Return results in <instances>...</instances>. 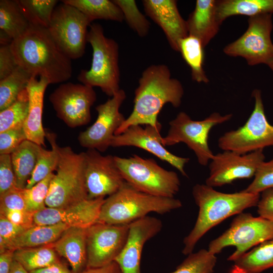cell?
I'll list each match as a JSON object with an SVG mask.
<instances>
[{
	"mask_svg": "<svg viewBox=\"0 0 273 273\" xmlns=\"http://www.w3.org/2000/svg\"><path fill=\"white\" fill-rule=\"evenodd\" d=\"M184 94L181 83L171 77L167 66H149L139 78L138 86L134 92L133 110L115 135L122 133L132 125H161L158 121V116L162 108L166 104L178 108Z\"/></svg>",
	"mask_w": 273,
	"mask_h": 273,
	"instance_id": "6da1fadb",
	"label": "cell"
},
{
	"mask_svg": "<svg viewBox=\"0 0 273 273\" xmlns=\"http://www.w3.org/2000/svg\"><path fill=\"white\" fill-rule=\"evenodd\" d=\"M10 45L18 66L32 77H46L50 84L71 77V60L59 48L48 28L30 24Z\"/></svg>",
	"mask_w": 273,
	"mask_h": 273,
	"instance_id": "7a4b0ae2",
	"label": "cell"
},
{
	"mask_svg": "<svg viewBox=\"0 0 273 273\" xmlns=\"http://www.w3.org/2000/svg\"><path fill=\"white\" fill-rule=\"evenodd\" d=\"M192 194L199 213L193 229L184 239L182 253L186 255L193 252L197 243L209 230L228 217L257 206L260 199V194L242 191L224 193L206 184L195 185Z\"/></svg>",
	"mask_w": 273,
	"mask_h": 273,
	"instance_id": "3957f363",
	"label": "cell"
},
{
	"mask_svg": "<svg viewBox=\"0 0 273 273\" xmlns=\"http://www.w3.org/2000/svg\"><path fill=\"white\" fill-rule=\"evenodd\" d=\"M174 198L156 196L139 191L127 183L105 199L98 222L110 224H129L150 212L163 214L180 208Z\"/></svg>",
	"mask_w": 273,
	"mask_h": 273,
	"instance_id": "277c9868",
	"label": "cell"
},
{
	"mask_svg": "<svg viewBox=\"0 0 273 273\" xmlns=\"http://www.w3.org/2000/svg\"><path fill=\"white\" fill-rule=\"evenodd\" d=\"M87 42L93 49L91 66L88 70H82L77 79L82 84L100 87L112 97L120 89L118 44L107 37L103 27L98 23L89 26Z\"/></svg>",
	"mask_w": 273,
	"mask_h": 273,
	"instance_id": "5b68a950",
	"label": "cell"
},
{
	"mask_svg": "<svg viewBox=\"0 0 273 273\" xmlns=\"http://www.w3.org/2000/svg\"><path fill=\"white\" fill-rule=\"evenodd\" d=\"M58 162L46 200L47 207L64 208L88 199L84 152L56 143Z\"/></svg>",
	"mask_w": 273,
	"mask_h": 273,
	"instance_id": "8992f818",
	"label": "cell"
},
{
	"mask_svg": "<svg viewBox=\"0 0 273 273\" xmlns=\"http://www.w3.org/2000/svg\"><path fill=\"white\" fill-rule=\"evenodd\" d=\"M124 181L135 189L150 195L174 198L179 190L177 174L160 166L152 158L136 154L128 158L114 156Z\"/></svg>",
	"mask_w": 273,
	"mask_h": 273,
	"instance_id": "52a82bcc",
	"label": "cell"
},
{
	"mask_svg": "<svg viewBox=\"0 0 273 273\" xmlns=\"http://www.w3.org/2000/svg\"><path fill=\"white\" fill-rule=\"evenodd\" d=\"M232 116V114L222 115L213 112L203 120H194L185 112H180L169 122V128L162 137V144L165 147L185 143L195 153L198 163L206 166L214 156L208 143L211 129L229 121Z\"/></svg>",
	"mask_w": 273,
	"mask_h": 273,
	"instance_id": "ba28073f",
	"label": "cell"
},
{
	"mask_svg": "<svg viewBox=\"0 0 273 273\" xmlns=\"http://www.w3.org/2000/svg\"><path fill=\"white\" fill-rule=\"evenodd\" d=\"M252 96L255 102L251 114L242 126L218 139L220 149L243 155L273 146V126L266 117L260 90H254Z\"/></svg>",
	"mask_w": 273,
	"mask_h": 273,
	"instance_id": "9c48e42d",
	"label": "cell"
},
{
	"mask_svg": "<svg viewBox=\"0 0 273 273\" xmlns=\"http://www.w3.org/2000/svg\"><path fill=\"white\" fill-rule=\"evenodd\" d=\"M271 239L273 222L242 212L233 220L228 230L210 243L208 251L215 255L226 247L235 246L236 251L228 258L234 261L252 247Z\"/></svg>",
	"mask_w": 273,
	"mask_h": 273,
	"instance_id": "30bf717a",
	"label": "cell"
},
{
	"mask_svg": "<svg viewBox=\"0 0 273 273\" xmlns=\"http://www.w3.org/2000/svg\"><path fill=\"white\" fill-rule=\"evenodd\" d=\"M91 23L77 8L62 2L55 8L48 29L61 51L74 60L84 54Z\"/></svg>",
	"mask_w": 273,
	"mask_h": 273,
	"instance_id": "8fae6325",
	"label": "cell"
},
{
	"mask_svg": "<svg viewBox=\"0 0 273 273\" xmlns=\"http://www.w3.org/2000/svg\"><path fill=\"white\" fill-rule=\"evenodd\" d=\"M246 31L235 41L223 49L231 57H241L250 66L268 65L273 59V44L271 40L272 29L271 14L249 17Z\"/></svg>",
	"mask_w": 273,
	"mask_h": 273,
	"instance_id": "7c38bea8",
	"label": "cell"
},
{
	"mask_svg": "<svg viewBox=\"0 0 273 273\" xmlns=\"http://www.w3.org/2000/svg\"><path fill=\"white\" fill-rule=\"evenodd\" d=\"M97 99L94 88L82 83L61 84L49 96L57 116L70 128L88 124Z\"/></svg>",
	"mask_w": 273,
	"mask_h": 273,
	"instance_id": "4fadbf2b",
	"label": "cell"
},
{
	"mask_svg": "<svg viewBox=\"0 0 273 273\" xmlns=\"http://www.w3.org/2000/svg\"><path fill=\"white\" fill-rule=\"evenodd\" d=\"M125 99V91L120 89L106 102L96 107L98 113L96 120L78 135V141L82 147L101 153L111 147L116 131L126 119L120 112Z\"/></svg>",
	"mask_w": 273,
	"mask_h": 273,
	"instance_id": "5bb4252c",
	"label": "cell"
},
{
	"mask_svg": "<svg viewBox=\"0 0 273 273\" xmlns=\"http://www.w3.org/2000/svg\"><path fill=\"white\" fill-rule=\"evenodd\" d=\"M129 224L96 222L86 229L87 267L106 265L115 261L127 241Z\"/></svg>",
	"mask_w": 273,
	"mask_h": 273,
	"instance_id": "9a60e30c",
	"label": "cell"
},
{
	"mask_svg": "<svg viewBox=\"0 0 273 273\" xmlns=\"http://www.w3.org/2000/svg\"><path fill=\"white\" fill-rule=\"evenodd\" d=\"M264 159L263 149L243 155L231 151L217 153L210 160L205 184L213 188L251 178Z\"/></svg>",
	"mask_w": 273,
	"mask_h": 273,
	"instance_id": "2e32d148",
	"label": "cell"
},
{
	"mask_svg": "<svg viewBox=\"0 0 273 273\" xmlns=\"http://www.w3.org/2000/svg\"><path fill=\"white\" fill-rule=\"evenodd\" d=\"M84 154L88 199L105 198L122 187L125 181L116 165L114 156L103 155L95 149H87Z\"/></svg>",
	"mask_w": 273,
	"mask_h": 273,
	"instance_id": "e0dca14e",
	"label": "cell"
},
{
	"mask_svg": "<svg viewBox=\"0 0 273 273\" xmlns=\"http://www.w3.org/2000/svg\"><path fill=\"white\" fill-rule=\"evenodd\" d=\"M161 128V125H147L145 127L140 125H132L122 133L115 135L112 140L111 147L132 146L142 149L167 162L182 175L187 176L185 166L190 159L174 155L165 148L162 142Z\"/></svg>",
	"mask_w": 273,
	"mask_h": 273,
	"instance_id": "ac0fdd59",
	"label": "cell"
},
{
	"mask_svg": "<svg viewBox=\"0 0 273 273\" xmlns=\"http://www.w3.org/2000/svg\"><path fill=\"white\" fill-rule=\"evenodd\" d=\"M161 221L146 216L129 224L127 241L122 251L116 258L122 273H141V259L146 242L161 230Z\"/></svg>",
	"mask_w": 273,
	"mask_h": 273,
	"instance_id": "d6986e66",
	"label": "cell"
},
{
	"mask_svg": "<svg viewBox=\"0 0 273 273\" xmlns=\"http://www.w3.org/2000/svg\"><path fill=\"white\" fill-rule=\"evenodd\" d=\"M105 198L85 199L61 208L46 207L34 214L35 225L64 223L70 227L88 228L98 222Z\"/></svg>",
	"mask_w": 273,
	"mask_h": 273,
	"instance_id": "ffe728a7",
	"label": "cell"
},
{
	"mask_svg": "<svg viewBox=\"0 0 273 273\" xmlns=\"http://www.w3.org/2000/svg\"><path fill=\"white\" fill-rule=\"evenodd\" d=\"M146 15L163 30L170 47L179 52L181 39L189 35L186 20L181 17L175 0L142 1Z\"/></svg>",
	"mask_w": 273,
	"mask_h": 273,
	"instance_id": "44dd1931",
	"label": "cell"
},
{
	"mask_svg": "<svg viewBox=\"0 0 273 273\" xmlns=\"http://www.w3.org/2000/svg\"><path fill=\"white\" fill-rule=\"evenodd\" d=\"M50 84L44 77H32L26 87L29 108L23 128L27 140L45 147L46 130L42 125L43 98L46 89Z\"/></svg>",
	"mask_w": 273,
	"mask_h": 273,
	"instance_id": "7402d4cb",
	"label": "cell"
},
{
	"mask_svg": "<svg viewBox=\"0 0 273 273\" xmlns=\"http://www.w3.org/2000/svg\"><path fill=\"white\" fill-rule=\"evenodd\" d=\"M86 229L70 227L53 243L57 253L67 260L73 273H80L87 267Z\"/></svg>",
	"mask_w": 273,
	"mask_h": 273,
	"instance_id": "603a6c76",
	"label": "cell"
},
{
	"mask_svg": "<svg viewBox=\"0 0 273 273\" xmlns=\"http://www.w3.org/2000/svg\"><path fill=\"white\" fill-rule=\"evenodd\" d=\"M217 1L197 0L186 20L189 35L197 37L205 48L215 36L221 25L217 17Z\"/></svg>",
	"mask_w": 273,
	"mask_h": 273,
	"instance_id": "cb8c5ba5",
	"label": "cell"
},
{
	"mask_svg": "<svg viewBox=\"0 0 273 273\" xmlns=\"http://www.w3.org/2000/svg\"><path fill=\"white\" fill-rule=\"evenodd\" d=\"M273 267V239L264 241L234 261L230 273H260Z\"/></svg>",
	"mask_w": 273,
	"mask_h": 273,
	"instance_id": "d4e9b609",
	"label": "cell"
},
{
	"mask_svg": "<svg viewBox=\"0 0 273 273\" xmlns=\"http://www.w3.org/2000/svg\"><path fill=\"white\" fill-rule=\"evenodd\" d=\"M64 223L35 225L25 230L11 243L10 249L41 246L54 243L70 228Z\"/></svg>",
	"mask_w": 273,
	"mask_h": 273,
	"instance_id": "484cf974",
	"label": "cell"
},
{
	"mask_svg": "<svg viewBox=\"0 0 273 273\" xmlns=\"http://www.w3.org/2000/svg\"><path fill=\"white\" fill-rule=\"evenodd\" d=\"M217 17L221 25L232 16L245 15L249 17L273 13V0L217 1Z\"/></svg>",
	"mask_w": 273,
	"mask_h": 273,
	"instance_id": "4316f807",
	"label": "cell"
},
{
	"mask_svg": "<svg viewBox=\"0 0 273 273\" xmlns=\"http://www.w3.org/2000/svg\"><path fill=\"white\" fill-rule=\"evenodd\" d=\"M40 146L26 140L11 154L18 188H26L35 168Z\"/></svg>",
	"mask_w": 273,
	"mask_h": 273,
	"instance_id": "83f0119b",
	"label": "cell"
},
{
	"mask_svg": "<svg viewBox=\"0 0 273 273\" xmlns=\"http://www.w3.org/2000/svg\"><path fill=\"white\" fill-rule=\"evenodd\" d=\"M61 2L77 8L91 22L98 19L119 22L124 20L121 10L113 0H63Z\"/></svg>",
	"mask_w": 273,
	"mask_h": 273,
	"instance_id": "f1b7e54d",
	"label": "cell"
},
{
	"mask_svg": "<svg viewBox=\"0 0 273 273\" xmlns=\"http://www.w3.org/2000/svg\"><path fill=\"white\" fill-rule=\"evenodd\" d=\"M30 26L16 0L0 1V29L12 40L25 33Z\"/></svg>",
	"mask_w": 273,
	"mask_h": 273,
	"instance_id": "f546056e",
	"label": "cell"
},
{
	"mask_svg": "<svg viewBox=\"0 0 273 273\" xmlns=\"http://www.w3.org/2000/svg\"><path fill=\"white\" fill-rule=\"evenodd\" d=\"M204 47L196 37L188 35L179 43V52L191 70L193 80L207 83L209 80L203 68Z\"/></svg>",
	"mask_w": 273,
	"mask_h": 273,
	"instance_id": "4dcf8cb0",
	"label": "cell"
},
{
	"mask_svg": "<svg viewBox=\"0 0 273 273\" xmlns=\"http://www.w3.org/2000/svg\"><path fill=\"white\" fill-rule=\"evenodd\" d=\"M53 243L35 247L16 249L14 258L29 272L60 261Z\"/></svg>",
	"mask_w": 273,
	"mask_h": 273,
	"instance_id": "1f68e13d",
	"label": "cell"
},
{
	"mask_svg": "<svg viewBox=\"0 0 273 273\" xmlns=\"http://www.w3.org/2000/svg\"><path fill=\"white\" fill-rule=\"evenodd\" d=\"M46 138L49 142L52 149L48 150L40 146L36 164L27 183L25 188L26 189L31 188L56 170L58 162V155L56 148V135L46 130Z\"/></svg>",
	"mask_w": 273,
	"mask_h": 273,
	"instance_id": "d6a6232c",
	"label": "cell"
},
{
	"mask_svg": "<svg viewBox=\"0 0 273 273\" xmlns=\"http://www.w3.org/2000/svg\"><path fill=\"white\" fill-rule=\"evenodd\" d=\"M32 76L20 66L0 80V111L15 102L25 89Z\"/></svg>",
	"mask_w": 273,
	"mask_h": 273,
	"instance_id": "836d02e7",
	"label": "cell"
},
{
	"mask_svg": "<svg viewBox=\"0 0 273 273\" xmlns=\"http://www.w3.org/2000/svg\"><path fill=\"white\" fill-rule=\"evenodd\" d=\"M23 14L32 25L48 28L58 1L16 0Z\"/></svg>",
	"mask_w": 273,
	"mask_h": 273,
	"instance_id": "e575fe53",
	"label": "cell"
},
{
	"mask_svg": "<svg viewBox=\"0 0 273 273\" xmlns=\"http://www.w3.org/2000/svg\"><path fill=\"white\" fill-rule=\"evenodd\" d=\"M29 99L26 89L20 94L15 102L0 111V132L23 127L27 117Z\"/></svg>",
	"mask_w": 273,
	"mask_h": 273,
	"instance_id": "d590c367",
	"label": "cell"
},
{
	"mask_svg": "<svg viewBox=\"0 0 273 273\" xmlns=\"http://www.w3.org/2000/svg\"><path fill=\"white\" fill-rule=\"evenodd\" d=\"M215 255L208 250L191 253L170 273H213L216 263Z\"/></svg>",
	"mask_w": 273,
	"mask_h": 273,
	"instance_id": "8d00e7d4",
	"label": "cell"
},
{
	"mask_svg": "<svg viewBox=\"0 0 273 273\" xmlns=\"http://www.w3.org/2000/svg\"><path fill=\"white\" fill-rule=\"evenodd\" d=\"M120 8L128 26L141 37L148 34L150 23L133 0H113Z\"/></svg>",
	"mask_w": 273,
	"mask_h": 273,
	"instance_id": "74e56055",
	"label": "cell"
},
{
	"mask_svg": "<svg viewBox=\"0 0 273 273\" xmlns=\"http://www.w3.org/2000/svg\"><path fill=\"white\" fill-rule=\"evenodd\" d=\"M54 175L52 173L31 188L23 189L27 211L34 214L47 207L46 200Z\"/></svg>",
	"mask_w": 273,
	"mask_h": 273,
	"instance_id": "f35d334b",
	"label": "cell"
},
{
	"mask_svg": "<svg viewBox=\"0 0 273 273\" xmlns=\"http://www.w3.org/2000/svg\"><path fill=\"white\" fill-rule=\"evenodd\" d=\"M252 183L242 191L253 194L273 188V159L263 161L257 168Z\"/></svg>",
	"mask_w": 273,
	"mask_h": 273,
	"instance_id": "ab89813d",
	"label": "cell"
},
{
	"mask_svg": "<svg viewBox=\"0 0 273 273\" xmlns=\"http://www.w3.org/2000/svg\"><path fill=\"white\" fill-rule=\"evenodd\" d=\"M26 140L23 127L0 132V155H11Z\"/></svg>",
	"mask_w": 273,
	"mask_h": 273,
	"instance_id": "60d3db41",
	"label": "cell"
},
{
	"mask_svg": "<svg viewBox=\"0 0 273 273\" xmlns=\"http://www.w3.org/2000/svg\"><path fill=\"white\" fill-rule=\"evenodd\" d=\"M17 187L11 155H0V195Z\"/></svg>",
	"mask_w": 273,
	"mask_h": 273,
	"instance_id": "b9f144b4",
	"label": "cell"
},
{
	"mask_svg": "<svg viewBox=\"0 0 273 273\" xmlns=\"http://www.w3.org/2000/svg\"><path fill=\"white\" fill-rule=\"evenodd\" d=\"M25 230L0 215V253L11 250L12 242Z\"/></svg>",
	"mask_w": 273,
	"mask_h": 273,
	"instance_id": "7bdbcfd3",
	"label": "cell"
},
{
	"mask_svg": "<svg viewBox=\"0 0 273 273\" xmlns=\"http://www.w3.org/2000/svg\"><path fill=\"white\" fill-rule=\"evenodd\" d=\"M23 189L16 187L0 195V209L26 210Z\"/></svg>",
	"mask_w": 273,
	"mask_h": 273,
	"instance_id": "ee69618b",
	"label": "cell"
},
{
	"mask_svg": "<svg viewBox=\"0 0 273 273\" xmlns=\"http://www.w3.org/2000/svg\"><path fill=\"white\" fill-rule=\"evenodd\" d=\"M34 213L26 210H10L0 209V215L11 222L25 229L35 225Z\"/></svg>",
	"mask_w": 273,
	"mask_h": 273,
	"instance_id": "f6af8a7d",
	"label": "cell"
},
{
	"mask_svg": "<svg viewBox=\"0 0 273 273\" xmlns=\"http://www.w3.org/2000/svg\"><path fill=\"white\" fill-rule=\"evenodd\" d=\"M10 44L0 47V80L11 74L19 66Z\"/></svg>",
	"mask_w": 273,
	"mask_h": 273,
	"instance_id": "bcb514c9",
	"label": "cell"
},
{
	"mask_svg": "<svg viewBox=\"0 0 273 273\" xmlns=\"http://www.w3.org/2000/svg\"><path fill=\"white\" fill-rule=\"evenodd\" d=\"M257 206L259 216L273 222V188L262 192Z\"/></svg>",
	"mask_w": 273,
	"mask_h": 273,
	"instance_id": "7dc6e473",
	"label": "cell"
},
{
	"mask_svg": "<svg viewBox=\"0 0 273 273\" xmlns=\"http://www.w3.org/2000/svg\"><path fill=\"white\" fill-rule=\"evenodd\" d=\"M14 251L7 250L0 253V273H9L14 260Z\"/></svg>",
	"mask_w": 273,
	"mask_h": 273,
	"instance_id": "c3c4849f",
	"label": "cell"
},
{
	"mask_svg": "<svg viewBox=\"0 0 273 273\" xmlns=\"http://www.w3.org/2000/svg\"><path fill=\"white\" fill-rule=\"evenodd\" d=\"M29 273H73L61 261L47 267L31 271Z\"/></svg>",
	"mask_w": 273,
	"mask_h": 273,
	"instance_id": "681fc988",
	"label": "cell"
},
{
	"mask_svg": "<svg viewBox=\"0 0 273 273\" xmlns=\"http://www.w3.org/2000/svg\"><path fill=\"white\" fill-rule=\"evenodd\" d=\"M80 273H122L118 264L113 261L106 265L95 267L86 268Z\"/></svg>",
	"mask_w": 273,
	"mask_h": 273,
	"instance_id": "f907efd6",
	"label": "cell"
},
{
	"mask_svg": "<svg viewBox=\"0 0 273 273\" xmlns=\"http://www.w3.org/2000/svg\"><path fill=\"white\" fill-rule=\"evenodd\" d=\"M9 273H29L19 262L14 260Z\"/></svg>",
	"mask_w": 273,
	"mask_h": 273,
	"instance_id": "816d5d0a",
	"label": "cell"
},
{
	"mask_svg": "<svg viewBox=\"0 0 273 273\" xmlns=\"http://www.w3.org/2000/svg\"><path fill=\"white\" fill-rule=\"evenodd\" d=\"M267 65L269 67V68L273 71V59L271 60V61L270 62V63Z\"/></svg>",
	"mask_w": 273,
	"mask_h": 273,
	"instance_id": "f5cc1de1",
	"label": "cell"
}]
</instances>
